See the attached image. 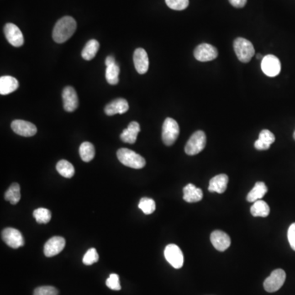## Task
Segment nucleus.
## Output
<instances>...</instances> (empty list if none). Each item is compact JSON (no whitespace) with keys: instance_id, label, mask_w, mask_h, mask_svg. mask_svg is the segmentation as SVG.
Returning <instances> with one entry per match:
<instances>
[{"instance_id":"obj_40","label":"nucleus","mask_w":295,"mask_h":295,"mask_svg":"<svg viewBox=\"0 0 295 295\" xmlns=\"http://www.w3.org/2000/svg\"><path fill=\"white\" fill-rule=\"evenodd\" d=\"M294 139H295V133H294Z\"/></svg>"},{"instance_id":"obj_20","label":"nucleus","mask_w":295,"mask_h":295,"mask_svg":"<svg viewBox=\"0 0 295 295\" xmlns=\"http://www.w3.org/2000/svg\"><path fill=\"white\" fill-rule=\"evenodd\" d=\"M229 178L226 174H220L211 179L208 186L210 192H217L218 194L224 193L227 188Z\"/></svg>"},{"instance_id":"obj_27","label":"nucleus","mask_w":295,"mask_h":295,"mask_svg":"<svg viewBox=\"0 0 295 295\" xmlns=\"http://www.w3.org/2000/svg\"><path fill=\"white\" fill-rule=\"evenodd\" d=\"M56 169L58 172L65 178H71L75 174L73 165L66 160H60L57 164Z\"/></svg>"},{"instance_id":"obj_34","label":"nucleus","mask_w":295,"mask_h":295,"mask_svg":"<svg viewBox=\"0 0 295 295\" xmlns=\"http://www.w3.org/2000/svg\"><path fill=\"white\" fill-rule=\"evenodd\" d=\"M106 286L112 291H120L122 286L120 285L119 276L117 274H111L106 281Z\"/></svg>"},{"instance_id":"obj_31","label":"nucleus","mask_w":295,"mask_h":295,"mask_svg":"<svg viewBox=\"0 0 295 295\" xmlns=\"http://www.w3.org/2000/svg\"><path fill=\"white\" fill-rule=\"evenodd\" d=\"M139 207L144 214H152L156 209V203L154 199L149 197H142L139 201Z\"/></svg>"},{"instance_id":"obj_14","label":"nucleus","mask_w":295,"mask_h":295,"mask_svg":"<svg viewBox=\"0 0 295 295\" xmlns=\"http://www.w3.org/2000/svg\"><path fill=\"white\" fill-rule=\"evenodd\" d=\"M64 109L66 112H72L78 107L79 99L76 91L71 86H66L64 88L63 94Z\"/></svg>"},{"instance_id":"obj_38","label":"nucleus","mask_w":295,"mask_h":295,"mask_svg":"<svg viewBox=\"0 0 295 295\" xmlns=\"http://www.w3.org/2000/svg\"><path fill=\"white\" fill-rule=\"evenodd\" d=\"M116 64V62H115V59L112 56H108L107 57L106 60H105V65L106 66H111L112 64Z\"/></svg>"},{"instance_id":"obj_39","label":"nucleus","mask_w":295,"mask_h":295,"mask_svg":"<svg viewBox=\"0 0 295 295\" xmlns=\"http://www.w3.org/2000/svg\"><path fill=\"white\" fill-rule=\"evenodd\" d=\"M263 58L264 57L262 56V55H261V54H258V55H257V59H262V60Z\"/></svg>"},{"instance_id":"obj_16","label":"nucleus","mask_w":295,"mask_h":295,"mask_svg":"<svg viewBox=\"0 0 295 295\" xmlns=\"http://www.w3.org/2000/svg\"><path fill=\"white\" fill-rule=\"evenodd\" d=\"M210 239L215 249L221 252L227 250L231 243L229 235L222 230H214L211 234Z\"/></svg>"},{"instance_id":"obj_5","label":"nucleus","mask_w":295,"mask_h":295,"mask_svg":"<svg viewBox=\"0 0 295 295\" xmlns=\"http://www.w3.org/2000/svg\"><path fill=\"white\" fill-rule=\"evenodd\" d=\"M207 144V137L204 132L197 131L195 132L186 144L185 151L190 156H193L199 154L204 149Z\"/></svg>"},{"instance_id":"obj_22","label":"nucleus","mask_w":295,"mask_h":295,"mask_svg":"<svg viewBox=\"0 0 295 295\" xmlns=\"http://www.w3.org/2000/svg\"><path fill=\"white\" fill-rule=\"evenodd\" d=\"M183 198L187 202H197L202 198V191L193 184H188L183 189Z\"/></svg>"},{"instance_id":"obj_21","label":"nucleus","mask_w":295,"mask_h":295,"mask_svg":"<svg viewBox=\"0 0 295 295\" xmlns=\"http://www.w3.org/2000/svg\"><path fill=\"white\" fill-rule=\"evenodd\" d=\"M19 87V82L17 79L10 76H1L0 78V94L7 96L17 91Z\"/></svg>"},{"instance_id":"obj_37","label":"nucleus","mask_w":295,"mask_h":295,"mask_svg":"<svg viewBox=\"0 0 295 295\" xmlns=\"http://www.w3.org/2000/svg\"><path fill=\"white\" fill-rule=\"evenodd\" d=\"M230 4L234 7H243L246 4L247 0H229Z\"/></svg>"},{"instance_id":"obj_3","label":"nucleus","mask_w":295,"mask_h":295,"mask_svg":"<svg viewBox=\"0 0 295 295\" xmlns=\"http://www.w3.org/2000/svg\"><path fill=\"white\" fill-rule=\"evenodd\" d=\"M234 49L239 61L249 63L255 54V49L251 42L244 38H237L234 41Z\"/></svg>"},{"instance_id":"obj_23","label":"nucleus","mask_w":295,"mask_h":295,"mask_svg":"<svg viewBox=\"0 0 295 295\" xmlns=\"http://www.w3.org/2000/svg\"><path fill=\"white\" fill-rule=\"evenodd\" d=\"M267 193V187L263 182H257L252 191L248 194L247 200L250 202H254L260 200Z\"/></svg>"},{"instance_id":"obj_10","label":"nucleus","mask_w":295,"mask_h":295,"mask_svg":"<svg viewBox=\"0 0 295 295\" xmlns=\"http://www.w3.org/2000/svg\"><path fill=\"white\" fill-rule=\"evenodd\" d=\"M3 32L6 39L12 46L21 47L24 44V37L22 32L19 27L13 23H7L5 25Z\"/></svg>"},{"instance_id":"obj_28","label":"nucleus","mask_w":295,"mask_h":295,"mask_svg":"<svg viewBox=\"0 0 295 295\" xmlns=\"http://www.w3.org/2000/svg\"><path fill=\"white\" fill-rule=\"evenodd\" d=\"M120 67L117 64H112L111 66H107L106 68V80L107 83L115 86L119 82Z\"/></svg>"},{"instance_id":"obj_33","label":"nucleus","mask_w":295,"mask_h":295,"mask_svg":"<svg viewBox=\"0 0 295 295\" xmlns=\"http://www.w3.org/2000/svg\"><path fill=\"white\" fill-rule=\"evenodd\" d=\"M166 3L171 9L182 11L187 8L190 3L189 0H165Z\"/></svg>"},{"instance_id":"obj_18","label":"nucleus","mask_w":295,"mask_h":295,"mask_svg":"<svg viewBox=\"0 0 295 295\" xmlns=\"http://www.w3.org/2000/svg\"><path fill=\"white\" fill-rule=\"evenodd\" d=\"M276 140L273 133H271L268 130H262L259 134V139H257L254 143V147L258 150H266L271 147Z\"/></svg>"},{"instance_id":"obj_32","label":"nucleus","mask_w":295,"mask_h":295,"mask_svg":"<svg viewBox=\"0 0 295 295\" xmlns=\"http://www.w3.org/2000/svg\"><path fill=\"white\" fill-rule=\"evenodd\" d=\"M98 259H99V257H98L97 250L92 248V249H89L88 251L86 252V254L84 255L83 263L87 266H91L92 264L97 262L98 261Z\"/></svg>"},{"instance_id":"obj_25","label":"nucleus","mask_w":295,"mask_h":295,"mask_svg":"<svg viewBox=\"0 0 295 295\" xmlns=\"http://www.w3.org/2000/svg\"><path fill=\"white\" fill-rule=\"evenodd\" d=\"M250 212L254 217H266L270 213V207L263 200H258L252 205Z\"/></svg>"},{"instance_id":"obj_2","label":"nucleus","mask_w":295,"mask_h":295,"mask_svg":"<svg viewBox=\"0 0 295 295\" xmlns=\"http://www.w3.org/2000/svg\"><path fill=\"white\" fill-rule=\"evenodd\" d=\"M117 159L124 166H128L131 168L141 169L145 166L146 162L145 159L137 154L133 150L129 149L122 148L118 149L117 153Z\"/></svg>"},{"instance_id":"obj_26","label":"nucleus","mask_w":295,"mask_h":295,"mask_svg":"<svg viewBox=\"0 0 295 295\" xmlns=\"http://www.w3.org/2000/svg\"><path fill=\"white\" fill-rule=\"evenodd\" d=\"M79 153L81 159L86 163H89L91 160H93L96 156V149L93 144L90 142H84L80 146Z\"/></svg>"},{"instance_id":"obj_9","label":"nucleus","mask_w":295,"mask_h":295,"mask_svg":"<svg viewBox=\"0 0 295 295\" xmlns=\"http://www.w3.org/2000/svg\"><path fill=\"white\" fill-rule=\"evenodd\" d=\"M2 239L12 249H18L24 246V238L18 229L14 228H5L2 231Z\"/></svg>"},{"instance_id":"obj_12","label":"nucleus","mask_w":295,"mask_h":295,"mask_svg":"<svg viewBox=\"0 0 295 295\" xmlns=\"http://www.w3.org/2000/svg\"><path fill=\"white\" fill-rule=\"evenodd\" d=\"M12 131L23 137H32L37 133V128L33 123L24 120H14L11 124Z\"/></svg>"},{"instance_id":"obj_19","label":"nucleus","mask_w":295,"mask_h":295,"mask_svg":"<svg viewBox=\"0 0 295 295\" xmlns=\"http://www.w3.org/2000/svg\"><path fill=\"white\" fill-rule=\"evenodd\" d=\"M140 131L139 124L136 122H131L127 129H125L121 134V139L124 143L134 144L136 142L137 136Z\"/></svg>"},{"instance_id":"obj_7","label":"nucleus","mask_w":295,"mask_h":295,"mask_svg":"<svg viewBox=\"0 0 295 295\" xmlns=\"http://www.w3.org/2000/svg\"><path fill=\"white\" fill-rule=\"evenodd\" d=\"M261 67L265 75L270 77H275L281 72V62L277 57L268 54L262 60Z\"/></svg>"},{"instance_id":"obj_29","label":"nucleus","mask_w":295,"mask_h":295,"mask_svg":"<svg viewBox=\"0 0 295 295\" xmlns=\"http://www.w3.org/2000/svg\"><path fill=\"white\" fill-rule=\"evenodd\" d=\"M5 200H7L12 204H17L21 199L20 186L17 183H13L6 191L4 195Z\"/></svg>"},{"instance_id":"obj_13","label":"nucleus","mask_w":295,"mask_h":295,"mask_svg":"<svg viewBox=\"0 0 295 295\" xmlns=\"http://www.w3.org/2000/svg\"><path fill=\"white\" fill-rule=\"evenodd\" d=\"M65 244H66V241L63 237H52L51 239H49L44 244V255L48 258L56 256L64 250Z\"/></svg>"},{"instance_id":"obj_36","label":"nucleus","mask_w":295,"mask_h":295,"mask_svg":"<svg viewBox=\"0 0 295 295\" xmlns=\"http://www.w3.org/2000/svg\"><path fill=\"white\" fill-rule=\"evenodd\" d=\"M288 240L291 247L295 251V223L291 225L288 229Z\"/></svg>"},{"instance_id":"obj_8","label":"nucleus","mask_w":295,"mask_h":295,"mask_svg":"<svg viewBox=\"0 0 295 295\" xmlns=\"http://www.w3.org/2000/svg\"><path fill=\"white\" fill-rule=\"evenodd\" d=\"M164 255L166 261L168 262L174 268L180 269L183 266V253L176 244H168L164 250Z\"/></svg>"},{"instance_id":"obj_15","label":"nucleus","mask_w":295,"mask_h":295,"mask_svg":"<svg viewBox=\"0 0 295 295\" xmlns=\"http://www.w3.org/2000/svg\"><path fill=\"white\" fill-rule=\"evenodd\" d=\"M134 67L139 74L146 73L149 67V57L147 52L142 48L135 49L133 55Z\"/></svg>"},{"instance_id":"obj_24","label":"nucleus","mask_w":295,"mask_h":295,"mask_svg":"<svg viewBox=\"0 0 295 295\" xmlns=\"http://www.w3.org/2000/svg\"><path fill=\"white\" fill-rule=\"evenodd\" d=\"M99 49V43L96 39H91L86 43V46L84 47L81 52V56L85 60L90 61L96 56Z\"/></svg>"},{"instance_id":"obj_6","label":"nucleus","mask_w":295,"mask_h":295,"mask_svg":"<svg viewBox=\"0 0 295 295\" xmlns=\"http://www.w3.org/2000/svg\"><path fill=\"white\" fill-rule=\"evenodd\" d=\"M286 274L282 269H276L264 281V289L269 293L279 291L286 281Z\"/></svg>"},{"instance_id":"obj_4","label":"nucleus","mask_w":295,"mask_h":295,"mask_svg":"<svg viewBox=\"0 0 295 295\" xmlns=\"http://www.w3.org/2000/svg\"><path fill=\"white\" fill-rule=\"evenodd\" d=\"M180 134V127L176 120L167 117L163 126L162 138L166 146H171L176 142Z\"/></svg>"},{"instance_id":"obj_30","label":"nucleus","mask_w":295,"mask_h":295,"mask_svg":"<svg viewBox=\"0 0 295 295\" xmlns=\"http://www.w3.org/2000/svg\"><path fill=\"white\" fill-rule=\"evenodd\" d=\"M33 216H34V219L36 220V222L39 224H46L51 220L50 211L46 208H43V207L34 210Z\"/></svg>"},{"instance_id":"obj_1","label":"nucleus","mask_w":295,"mask_h":295,"mask_svg":"<svg viewBox=\"0 0 295 295\" xmlns=\"http://www.w3.org/2000/svg\"><path fill=\"white\" fill-rule=\"evenodd\" d=\"M76 22L73 17L66 16L57 22L53 31V39L58 44L67 41L76 32Z\"/></svg>"},{"instance_id":"obj_11","label":"nucleus","mask_w":295,"mask_h":295,"mask_svg":"<svg viewBox=\"0 0 295 295\" xmlns=\"http://www.w3.org/2000/svg\"><path fill=\"white\" fill-rule=\"evenodd\" d=\"M194 56L200 62H209L217 59L218 51L209 44H201L195 49Z\"/></svg>"},{"instance_id":"obj_17","label":"nucleus","mask_w":295,"mask_h":295,"mask_svg":"<svg viewBox=\"0 0 295 295\" xmlns=\"http://www.w3.org/2000/svg\"><path fill=\"white\" fill-rule=\"evenodd\" d=\"M129 110V104L125 98H119L114 99L106 105L104 112L107 116L116 114H123Z\"/></svg>"},{"instance_id":"obj_35","label":"nucleus","mask_w":295,"mask_h":295,"mask_svg":"<svg viewBox=\"0 0 295 295\" xmlns=\"http://www.w3.org/2000/svg\"><path fill=\"white\" fill-rule=\"evenodd\" d=\"M59 291L53 286H40L35 289L34 295H58Z\"/></svg>"}]
</instances>
